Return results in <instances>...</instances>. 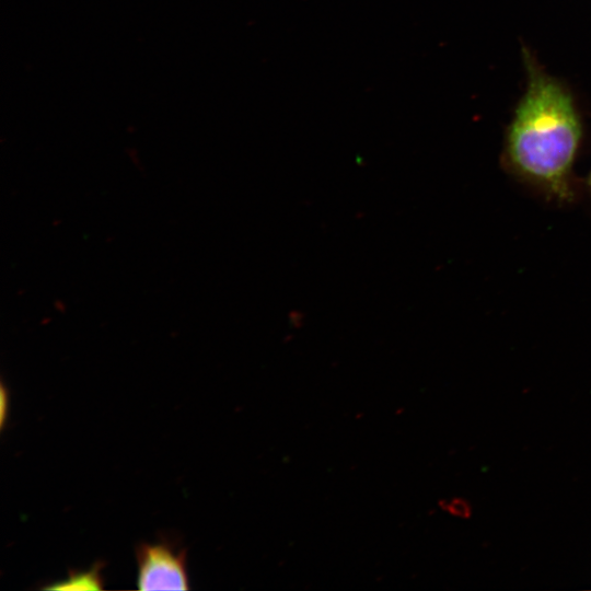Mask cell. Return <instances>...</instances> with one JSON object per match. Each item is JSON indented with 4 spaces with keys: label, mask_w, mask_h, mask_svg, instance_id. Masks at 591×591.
Here are the masks:
<instances>
[{
    "label": "cell",
    "mask_w": 591,
    "mask_h": 591,
    "mask_svg": "<svg viewBox=\"0 0 591 591\" xmlns=\"http://www.w3.org/2000/svg\"><path fill=\"white\" fill-rule=\"evenodd\" d=\"M582 125L568 91L531 67L526 91L508 127L502 163L519 182L557 202L576 197L573 164Z\"/></svg>",
    "instance_id": "6da1fadb"
},
{
    "label": "cell",
    "mask_w": 591,
    "mask_h": 591,
    "mask_svg": "<svg viewBox=\"0 0 591 591\" xmlns=\"http://www.w3.org/2000/svg\"><path fill=\"white\" fill-rule=\"evenodd\" d=\"M185 552L166 542L142 544L137 549L140 590H187Z\"/></svg>",
    "instance_id": "7a4b0ae2"
},
{
    "label": "cell",
    "mask_w": 591,
    "mask_h": 591,
    "mask_svg": "<svg viewBox=\"0 0 591 591\" xmlns=\"http://www.w3.org/2000/svg\"><path fill=\"white\" fill-rule=\"evenodd\" d=\"M54 589H101V579L99 572L92 570L90 572H82L79 575H72L68 580L51 587Z\"/></svg>",
    "instance_id": "3957f363"
},
{
    "label": "cell",
    "mask_w": 591,
    "mask_h": 591,
    "mask_svg": "<svg viewBox=\"0 0 591 591\" xmlns=\"http://www.w3.org/2000/svg\"><path fill=\"white\" fill-rule=\"evenodd\" d=\"M587 184H588L589 190L591 193V171H590V174L588 176Z\"/></svg>",
    "instance_id": "277c9868"
}]
</instances>
